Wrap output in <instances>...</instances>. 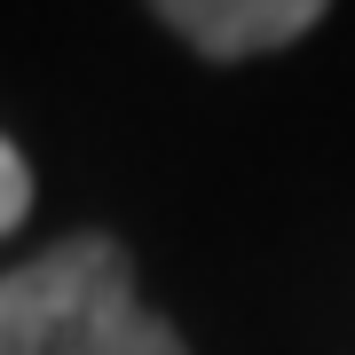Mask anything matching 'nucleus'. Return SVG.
<instances>
[{
  "mask_svg": "<svg viewBox=\"0 0 355 355\" xmlns=\"http://www.w3.org/2000/svg\"><path fill=\"white\" fill-rule=\"evenodd\" d=\"M0 355H190L142 308L111 237H64L0 277Z\"/></svg>",
  "mask_w": 355,
  "mask_h": 355,
  "instance_id": "f257e3e1",
  "label": "nucleus"
},
{
  "mask_svg": "<svg viewBox=\"0 0 355 355\" xmlns=\"http://www.w3.org/2000/svg\"><path fill=\"white\" fill-rule=\"evenodd\" d=\"M150 8L190 40L214 64H237V55H268L284 40H300L331 0H150Z\"/></svg>",
  "mask_w": 355,
  "mask_h": 355,
  "instance_id": "f03ea898",
  "label": "nucleus"
},
{
  "mask_svg": "<svg viewBox=\"0 0 355 355\" xmlns=\"http://www.w3.org/2000/svg\"><path fill=\"white\" fill-rule=\"evenodd\" d=\"M24 214H32V166H24L16 142H0V237H8Z\"/></svg>",
  "mask_w": 355,
  "mask_h": 355,
  "instance_id": "7ed1b4c3",
  "label": "nucleus"
}]
</instances>
